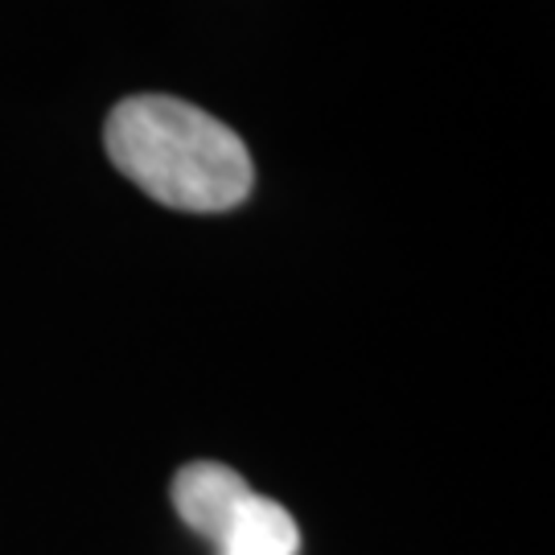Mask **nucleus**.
I'll use <instances>...</instances> for the list:
<instances>
[{"label":"nucleus","instance_id":"nucleus-1","mask_svg":"<svg viewBox=\"0 0 555 555\" xmlns=\"http://www.w3.org/2000/svg\"><path fill=\"white\" fill-rule=\"evenodd\" d=\"M107 157L144 194L181 215H227L251 198L247 144L178 95H128L103 124Z\"/></svg>","mask_w":555,"mask_h":555},{"label":"nucleus","instance_id":"nucleus-2","mask_svg":"<svg viewBox=\"0 0 555 555\" xmlns=\"http://www.w3.org/2000/svg\"><path fill=\"white\" fill-rule=\"evenodd\" d=\"M251 494V486L219 461H194L173 477V506H178L181 522L202 535L206 543H215L227 518L235 515V506Z\"/></svg>","mask_w":555,"mask_h":555},{"label":"nucleus","instance_id":"nucleus-3","mask_svg":"<svg viewBox=\"0 0 555 555\" xmlns=\"http://www.w3.org/2000/svg\"><path fill=\"white\" fill-rule=\"evenodd\" d=\"M215 547L219 555H297L300 527L280 502L251 490L215 535Z\"/></svg>","mask_w":555,"mask_h":555}]
</instances>
